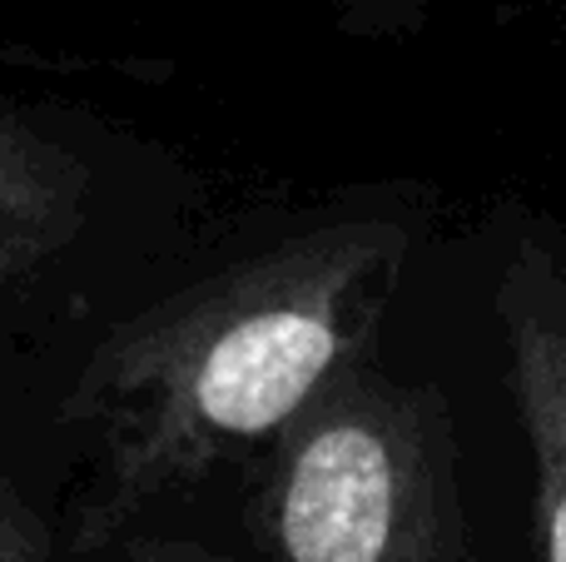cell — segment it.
I'll use <instances>...</instances> for the list:
<instances>
[{"label": "cell", "mask_w": 566, "mask_h": 562, "mask_svg": "<svg viewBox=\"0 0 566 562\" xmlns=\"http://www.w3.org/2000/svg\"><path fill=\"white\" fill-rule=\"evenodd\" d=\"M408 249V219L318 225L109 334L75 388V418L99 434L75 543L90 553L155 498L274 444L368 364Z\"/></svg>", "instance_id": "cell-1"}, {"label": "cell", "mask_w": 566, "mask_h": 562, "mask_svg": "<svg viewBox=\"0 0 566 562\" xmlns=\"http://www.w3.org/2000/svg\"><path fill=\"white\" fill-rule=\"evenodd\" d=\"M259 533L274 562H462L458 448L438 394L373 374L328 384L274 438Z\"/></svg>", "instance_id": "cell-2"}, {"label": "cell", "mask_w": 566, "mask_h": 562, "mask_svg": "<svg viewBox=\"0 0 566 562\" xmlns=\"http://www.w3.org/2000/svg\"><path fill=\"white\" fill-rule=\"evenodd\" d=\"M99 215L95 155L65 119L0 105V319L65 279Z\"/></svg>", "instance_id": "cell-3"}, {"label": "cell", "mask_w": 566, "mask_h": 562, "mask_svg": "<svg viewBox=\"0 0 566 562\" xmlns=\"http://www.w3.org/2000/svg\"><path fill=\"white\" fill-rule=\"evenodd\" d=\"M497 304L512 394L537 464L542 562H566V274L527 249L507 269Z\"/></svg>", "instance_id": "cell-4"}, {"label": "cell", "mask_w": 566, "mask_h": 562, "mask_svg": "<svg viewBox=\"0 0 566 562\" xmlns=\"http://www.w3.org/2000/svg\"><path fill=\"white\" fill-rule=\"evenodd\" d=\"M0 562H50L45 523L6 478H0Z\"/></svg>", "instance_id": "cell-5"}, {"label": "cell", "mask_w": 566, "mask_h": 562, "mask_svg": "<svg viewBox=\"0 0 566 562\" xmlns=\"http://www.w3.org/2000/svg\"><path fill=\"white\" fill-rule=\"evenodd\" d=\"M135 562H219L199 548H185V543H155V548H139Z\"/></svg>", "instance_id": "cell-6"}]
</instances>
